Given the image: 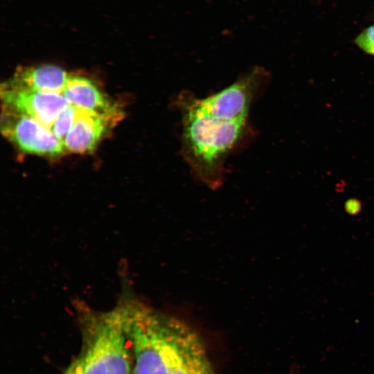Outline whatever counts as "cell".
<instances>
[{"instance_id": "obj_10", "label": "cell", "mask_w": 374, "mask_h": 374, "mask_svg": "<svg viewBox=\"0 0 374 374\" xmlns=\"http://www.w3.org/2000/svg\"><path fill=\"white\" fill-rule=\"evenodd\" d=\"M78 108L72 105L66 108L57 118L51 130L63 142L75 121Z\"/></svg>"}, {"instance_id": "obj_8", "label": "cell", "mask_w": 374, "mask_h": 374, "mask_svg": "<svg viewBox=\"0 0 374 374\" xmlns=\"http://www.w3.org/2000/svg\"><path fill=\"white\" fill-rule=\"evenodd\" d=\"M114 122L98 114L78 108L73 125L63 141L64 149L73 153L93 151Z\"/></svg>"}, {"instance_id": "obj_1", "label": "cell", "mask_w": 374, "mask_h": 374, "mask_svg": "<svg viewBox=\"0 0 374 374\" xmlns=\"http://www.w3.org/2000/svg\"><path fill=\"white\" fill-rule=\"evenodd\" d=\"M120 311L134 350L132 374H202L210 364L201 337L182 320L138 305Z\"/></svg>"}, {"instance_id": "obj_12", "label": "cell", "mask_w": 374, "mask_h": 374, "mask_svg": "<svg viewBox=\"0 0 374 374\" xmlns=\"http://www.w3.org/2000/svg\"><path fill=\"white\" fill-rule=\"evenodd\" d=\"M345 210L350 215H355L361 210V203L356 199H350L345 203Z\"/></svg>"}, {"instance_id": "obj_9", "label": "cell", "mask_w": 374, "mask_h": 374, "mask_svg": "<svg viewBox=\"0 0 374 374\" xmlns=\"http://www.w3.org/2000/svg\"><path fill=\"white\" fill-rule=\"evenodd\" d=\"M69 76L64 69L53 64L21 66L4 84L17 89L60 93Z\"/></svg>"}, {"instance_id": "obj_11", "label": "cell", "mask_w": 374, "mask_h": 374, "mask_svg": "<svg viewBox=\"0 0 374 374\" xmlns=\"http://www.w3.org/2000/svg\"><path fill=\"white\" fill-rule=\"evenodd\" d=\"M355 43L362 50L374 55V25L360 33L356 37Z\"/></svg>"}, {"instance_id": "obj_3", "label": "cell", "mask_w": 374, "mask_h": 374, "mask_svg": "<svg viewBox=\"0 0 374 374\" xmlns=\"http://www.w3.org/2000/svg\"><path fill=\"white\" fill-rule=\"evenodd\" d=\"M120 310L106 315L94 328L87 347L66 374H130V358Z\"/></svg>"}, {"instance_id": "obj_14", "label": "cell", "mask_w": 374, "mask_h": 374, "mask_svg": "<svg viewBox=\"0 0 374 374\" xmlns=\"http://www.w3.org/2000/svg\"><path fill=\"white\" fill-rule=\"evenodd\" d=\"M65 374H66V373H65Z\"/></svg>"}, {"instance_id": "obj_4", "label": "cell", "mask_w": 374, "mask_h": 374, "mask_svg": "<svg viewBox=\"0 0 374 374\" xmlns=\"http://www.w3.org/2000/svg\"><path fill=\"white\" fill-rule=\"evenodd\" d=\"M268 80V73L255 66L217 93L201 98L189 91V98L195 107L212 117L225 121L248 120L251 105Z\"/></svg>"}, {"instance_id": "obj_13", "label": "cell", "mask_w": 374, "mask_h": 374, "mask_svg": "<svg viewBox=\"0 0 374 374\" xmlns=\"http://www.w3.org/2000/svg\"><path fill=\"white\" fill-rule=\"evenodd\" d=\"M202 374H214L211 364L205 368Z\"/></svg>"}, {"instance_id": "obj_7", "label": "cell", "mask_w": 374, "mask_h": 374, "mask_svg": "<svg viewBox=\"0 0 374 374\" xmlns=\"http://www.w3.org/2000/svg\"><path fill=\"white\" fill-rule=\"evenodd\" d=\"M69 103L78 109L98 114L116 122L120 110L90 78L69 75L62 93Z\"/></svg>"}, {"instance_id": "obj_6", "label": "cell", "mask_w": 374, "mask_h": 374, "mask_svg": "<svg viewBox=\"0 0 374 374\" xmlns=\"http://www.w3.org/2000/svg\"><path fill=\"white\" fill-rule=\"evenodd\" d=\"M1 98L4 109L29 116L50 129L70 105L62 93L17 89L4 83L1 86Z\"/></svg>"}, {"instance_id": "obj_2", "label": "cell", "mask_w": 374, "mask_h": 374, "mask_svg": "<svg viewBox=\"0 0 374 374\" xmlns=\"http://www.w3.org/2000/svg\"><path fill=\"white\" fill-rule=\"evenodd\" d=\"M172 105L181 114V152L194 177L211 188L222 185L224 163L252 133L249 120L225 121L195 107L188 91H182Z\"/></svg>"}, {"instance_id": "obj_5", "label": "cell", "mask_w": 374, "mask_h": 374, "mask_svg": "<svg viewBox=\"0 0 374 374\" xmlns=\"http://www.w3.org/2000/svg\"><path fill=\"white\" fill-rule=\"evenodd\" d=\"M1 130L21 150L33 154L55 157L64 151L63 142L37 121L4 109Z\"/></svg>"}]
</instances>
